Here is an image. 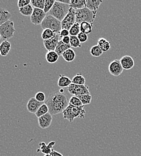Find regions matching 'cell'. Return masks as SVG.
<instances>
[{
    "label": "cell",
    "mask_w": 141,
    "mask_h": 156,
    "mask_svg": "<svg viewBox=\"0 0 141 156\" xmlns=\"http://www.w3.org/2000/svg\"><path fill=\"white\" fill-rule=\"evenodd\" d=\"M58 1H60L62 3H64V4H69L70 5V2H71V0H66V1H61V0H58Z\"/></svg>",
    "instance_id": "obj_43"
},
{
    "label": "cell",
    "mask_w": 141,
    "mask_h": 156,
    "mask_svg": "<svg viewBox=\"0 0 141 156\" xmlns=\"http://www.w3.org/2000/svg\"><path fill=\"white\" fill-rule=\"evenodd\" d=\"M31 4L30 0H19L18 1V6L19 9L24 7Z\"/></svg>",
    "instance_id": "obj_38"
},
{
    "label": "cell",
    "mask_w": 141,
    "mask_h": 156,
    "mask_svg": "<svg viewBox=\"0 0 141 156\" xmlns=\"http://www.w3.org/2000/svg\"><path fill=\"white\" fill-rule=\"evenodd\" d=\"M31 4L34 8L43 10L45 5V0H31Z\"/></svg>",
    "instance_id": "obj_32"
},
{
    "label": "cell",
    "mask_w": 141,
    "mask_h": 156,
    "mask_svg": "<svg viewBox=\"0 0 141 156\" xmlns=\"http://www.w3.org/2000/svg\"><path fill=\"white\" fill-rule=\"evenodd\" d=\"M60 34H56L53 38L43 41V45L45 49L48 51V52L55 51L56 48L59 41H60Z\"/></svg>",
    "instance_id": "obj_11"
},
{
    "label": "cell",
    "mask_w": 141,
    "mask_h": 156,
    "mask_svg": "<svg viewBox=\"0 0 141 156\" xmlns=\"http://www.w3.org/2000/svg\"><path fill=\"white\" fill-rule=\"evenodd\" d=\"M72 83L79 85H84L85 84V79L81 73H78L72 79Z\"/></svg>",
    "instance_id": "obj_27"
},
{
    "label": "cell",
    "mask_w": 141,
    "mask_h": 156,
    "mask_svg": "<svg viewBox=\"0 0 141 156\" xmlns=\"http://www.w3.org/2000/svg\"><path fill=\"white\" fill-rule=\"evenodd\" d=\"M70 36H78V35L81 33L80 23L76 22L69 30Z\"/></svg>",
    "instance_id": "obj_30"
},
{
    "label": "cell",
    "mask_w": 141,
    "mask_h": 156,
    "mask_svg": "<svg viewBox=\"0 0 141 156\" xmlns=\"http://www.w3.org/2000/svg\"><path fill=\"white\" fill-rule=\"evenodd\" d=\"M49 108L47 106V105L46 103H43L41 107L39 108V109H38V111H37V112L35 114L36 116L38 118L40 117H42L44 115H46V114L49 113Z\"/></svg>",
    "instance_id": "obj_28"
},
{
    "label": "cell",
    "mask_w": 141,
    "mask_h": 156,
    "mask_svg": "<svg viewBox=\"0 0 141 156\" xmlns=\"http://www.w3.org/2000/svg\"><path fill=\"white\" fill-rule=\"evenodd\" d=\"M67 91L73 96H79L85 94H90L88 85H79L72 83L67 87Z\"/></svg>",
    "instance_id": "obj_7"
},
{
    "label": "cell",
    "mask_w": 141,
    "mask_h": 156,
    "mask_svg": "<svg viewBox=\"0 0 141 156\" xmlns=\"http://www.w3.org/2000/svg\"><path fill=\"white\" fill-rule=\"evenodd\" d=\"M70 8V5L69 4H65L58 1H55L53 7L48 14L61 22L69 13Z\"/></svg>",
    "instance_id": "obj_3"
},
{
    "label": "cell",
    "mask_w": 141,
    "mask_h": 156,
    "mask_svg": "<svg viewBox=\"0 0 141 156\" xmlns=\"http://www.w3.org/2000/svg\"><path fill=\"white\" fill-rule=\"evenodd\" d=\"M103 52L97 45L93 46L90 49V54L94 57H99L103 54Z\"/></svg>",
    "instance_id": "obj_31"
},
{
    "label": "cell",
    "mask_w": 141,
    "mask_h": 156,
    "mask_svg": "<svg viewBox=\"0 0 141 156\" xmlns=\"http://www.w3.org/2000/svg\"><path fill=\"white\" fill-rule=\"evenodd\" d=\"M42 29H49L53 31L55 34H60L61 30V22L55 18L47 14L44 20L41 24Z\"/></svg>",
    "instance_id": "obj_4"
},
{
    "label": "cell",
    "mask_w": 141,
    "mask_h": 156,
    "mask_svg": "<svg viewBox=\"0 0 141 156\" xmlns=\"http://www.w3.org/2000/svg\"><path fill=\"white\" fill-rule=\"evenodd\" d=\"M34 11L33 5L30 4L24 7L19 9V12L21 15L25 16H30L32 15Z\"/></svg>",
    "instance_id": "obj_26"
},
{
    "label": "cell",
    "mask_w": 141,
    "mask_h": 156,
    "mask_svg": "<svg viewBox=\"0 0 141 156\" xmlns=\"http://www.w3.org/2000/svg\"><path fill=\"white\" fill-rule=\"evenodd\" d=\"M72 83V80L66 76L60 75L58 80V86L60 88L69 87Z\"/></svg>",
    "instance_id": "obj_19"
},
{
    "label": "cell",
    "mask_w": 141,
    "mask_h": 156,
    "mask_svg": "<svg viewBox=\"0 0 141 156\" xmlns=\"http://www.w3.org/2000/svg\"><path fill=\"white\" fill-rule=\"evenodd\" d=\"M46 15L47 14L44 12L43 10L34 8L33 13L31 16V22L35 25H41Z\"/></svg>",
    "instance_id": "obj_10"
},
{
    "label": "cell",
    "mask_w": 141,
    "mask_h": 156,
    "mask_svg": "<svg viewBox=\"0 0 141 156\" xmlns=\"http://www.w3.org/2000/svg\"><path fill=\"white\" fill-rule=\"evenodd\" d=\"M83 108V105L81 107H77L69 105L62 112L63 118L68 120L70 122H72L76 118H83L86 114V111Z\"/></svg>",
    "instance_id": "obj_2"
},
{
    "label": "cell",
    "mask_w": 141,
    "mask_h": 156,
    "mask_svg": "<svg viewBox=\"0 0 141 156\" xmlns=\"http://www.w3.org/2000/svg\"><path fill=\"white\" fill-rule=\"evenodd\" d=\"M70 7L75 10L84 9L86 7L85 0H71Z\"/></svg>",
    "instance_id": "obj_21"
},
{
    "label": "cell",
    "mask_w": 141,
    "mask_h": 156,
    "mask_svg": "<svg viewBox=\"0 0 141 156\" xmlns=\"http://www.w3.org/2000/svg\"><path fill=\"white\" fill-rule=\"evenodd\" d=\"M52 115L49 112L46 115L38 118V123L40 127L42 129H45L51 126L52 122Z\"/></svg>",
    "instance_id": "obj_13"
},
{
    "label": "cell",
    "mask_w": 141,
    "mask_h": 156,
    "mask_svg": "<svg viewBox=\"0 0 141 156\" xmlns=\"http://www.w3.org/2000/svg\"><path fill=\"white\" fill-rule=\"evenodd\" d=\"M69 105L74 106H77V107H81L83 106L80 99L77 96H72L71 97L69 100Z\"/></svg>",
    "instance_id": "obj_36"
},
{
    "label": "cell",
    "mask_w": 141,
    "mask_h": 156,
    "mask_svg": "<svg viewBox=\"0 0 141 156\" xmlns=\"http://www.w3.org/2000/svg\"><path fill=\"white\" fill-rule=\"evenodd\" d=\"M44 103L49 108V112L54 115L63 112L69 106V100L64 93L56 91L49 94Z\"/></svg>",
    "instance_id": "obj_1"
},
{
    "label": "cell",
    "mask_w": 141,
    "mask_h": 156,
    "mask_svg": "<svg viewBox=\"0 0 141 156\" xmlns=\"http://www.w3.org/2000/svg\"><path fill=\"white\" fill-rule=\"evenodd\" d=\"M59 34H60V39H62V38H63L64 37H66V36H69L70 35L69 30H66V29H62Z\"/></svg>",
    "instance_id": "obj_40"
},
{
    "label": "cell",
    "mask_w": 141,
    "mask_h": 156,
    "mask_svg": "<svg viewBox=\"0 0 141 156\" xmlns=\"http://www.w3.org/2000/svg\"><path fill=\"white\" fill-rule=\"evenodd\" d=\"M78 38L79 40V41H81V43H85L87 40H88V35L83 33L81 32L78 35Z\"/></svg>",
    "instance_id": "obj_39"
},
{
    "label": "cell",
    "mask_w": 141,
    "mask_h": 156,
    "mask_svg": "<svg viewBox=\"0 0 141 156\" xmlns=\"http://www.w3.org/2000/svg\"><path fill=\"white\" fill-rule=\"evenodd\" d=\"M11 13L6 9L3 8L0 9V25L8 22L11 18Z\"/></svg>",
    "instance_id": "obj_22"
},
{
    "label": "cell",
    "mask_w": 141,
    "mask_h": 156,
    "mask_svg": "<svg viewBox=\"0 0 141 156\" xmlns=\"http://www.w3.org/2000/svg\"><path fill=\"white\" fill-rule=\"evenodd\" d=\"M70 45L72 48H81V43L77 36H70Z\"/></svg>",
    "instance_id": "obj_34"
},
{
    "label": "cell",
    "mask_w": 141,
    "mask_h": 156,
    "mask_svg": "<svg viewBox=\"0 0 141 156\" xmlns=\"http://www.w3.org/2000/svg\"><path fill=\"white\" fill-rule=\"evenodd\" d=\"M59 58V55L55 51H49L46 54V59L48 63H55Z\"/></svg>",
    "instance_id": "obj_24"
},
{
    "label": "cell",
    "mask_w": 141,
    "mask_h": 156,
    "mask_svg": "<svg viewBox=\"0 0 141 156\" xmlns=\"http://www.w3.org/2000/svg\"><path fill=\"white\" fill-rule=\"evenodd\" d=\"M109 72L112 76L115 77L119 76L123 72V67L121 65L120 60L115 59L112 61L109 65Z\"/></svg>",
    "instance_id": "obj_9"
},
{
    "label": "cell",
    "mask_w": 141,
    "mask_h": 156,
    "mask_svg": "<svg viewBox=\"0 0 141 156\" xmlns=\"http://www.w3.org/2000/svg\"><path fill=\"white\" fill-rule=\"evenodd\" d=\"M11 49V43L8 40L2 41L0 45V54L1 56L5 57Z\"/></svg>",
    "instance_id": "obj_17"
},
{
    "label": "cell",
    "mask_w": 141,
    "mask_h": 156,
    "mask_svg": "<svg viewBox=\"0 0 141 156\" xmlns=\"http://www.w3.org/2000/svg\"><path fill=\"white\" fill-rule=\"evenodd\" d=\"M63 59L67 62H70L74 61L76 58V53L72 48L65 51L61 55Z\"/></svg>",
    "instance_id": "obj_18"
},
{
    "label": "cell",
    "mask_w": 141,
    "mask_h": 156,
    "mask_svg": "<svg viewBox=\"0 0 141 156\" xmlns=\"http://www.w3.org/2000/svg\"><path fill=\"white\" fill-rule=\"evenodd\" d=\"M76 23V10L70 8L69 13L61 21L62 29L70 30L72 27Z\"/></svg>",
    "instance_id": "obj_8"
},
{
    "label": "cell",
    "mask_w": 141,
    "mask_h": 156,
    "mask_svg": "<svg viewBox=\"0 0 141 156\" xmlns=\"http://www.w3.org/2000/svg\"><path fill=\"white\" fill-rule=\"evenodd\" d=\"M96 13L85 7L84 9L76 10V22L81 23L83 22H87L93 23L96 16Z\"/></svg>",
    "instance_id": "obj_5"
},
{
    "label": "cell",
    "mask_w": 141,
    "mask_h": 156,
    "mask_svg": "<svg viewBox=\"0 0 141 156\" xmlns=\"http://www.w3.org/2000/svg\"><path fill=\"white\" fill-rule=\"evenodd\" d=\"M55 33L49 29H45L43 30L41 33V38L44 40H49V39L53 38L55 36Z\"/></svg>",
    "instance_id": "obj_29"
},
{
    "label": "cell",
    "mask_w": 141,
    "mask_h": 156,
    "mask_svg": "<svg viewBox=\"0 0 141 156\" xmlns=\"http://www.w3.org/2000/svg\"><path fill=\"white\" fill-rule=\"evenodd\" d=\"M44 103L37 101L35 98H31L29 99L26 105L27 110L32 114H36L41 106Z\"/></svg>",
    "instance_id": "obj_12"
},
{
    "label": "cell",
    "mask_w": 141,
    "mask_h": 156,
    "mask_svg": "<svg viewBox=\"0 0 141 156\" xmlns=\"http://www.w3.org/2000/svg\"><path fill=\"white\" fill-rule=\"evenodd\" d=\"M61 40L62 41V42L66 44H68V45H70V36H66V37H64L63 38L61 39Z\"/></svg>",
    "instance_id": "obj_41"
},
{
    "label": "cell",
    "mask_w": 141,
    "mask_h": 156,
    "mask_svg": "<svg viewBox=\"0 0 141 156\" xmlns=\"http://www.w3.org/2000/svg\"><path fill=\"white\" fill-rule=\"evenodd\" d=\"M120 60L123 69L125 70H130L135 66V61L129 55H125Z\"/></svg>",
    "instance_id": "obj_15"
},
{
    "label": "cell",
    "mask_w": 141,
    "mask_h": 156,
    "mask_svg": "<svg viewBox=\"0 0 141 156\" xmlns=\"http://www.w3.org/2000/svg\"><path fill=\"white\" fill-rule=\"evenodd\" d=\"M55 2V0H45V5H44L43 10L46 14H48L51 11Z\"/></svg>",
    "instance_id": "obj_35"
},
{
    "label": "cell",
    "mask_w": 141,
    "mask_h": 156,
    "mask_svg": "<svg viewBox=\"0 0 141 156\" xmlns=\"http://www.w3.org/2000/svg\"><path fill=\"white\" fill-rule=\"evenodd\" d=\"M72 47L70 45H68V44H66L65 43H64L62 42V41L61 40L60 41H59L57 48H56V49H55V52L58 54V55L60 56V55H62V54L65 52L67 50L70 49Z\"/></svg>",
    "instance_id": "obj_25"
},
{
    "label": "cell",
    "mask_w": 141,
    "mask_h": 156,
    "mask_svg": "<svg viewBox=\"0 0 141 156\" xmlns=\"http://www.w3.org/2000/svg\"><path fill=\"white\" fill-rule=\"evenodd\" d=\"M103 2L102 1H90V0H86V8H88L91 11L93 12L94 13H97L98 9L100 5Z\"/></svg>",
    "instance_id": "obj_16"
},
{
    "label": "cell",
    "mask_w": 141,
    "mask_h": 156,
    "mask_svg": "<svg viewBox=\"0 0 141 156\" xmlns=\"http://www.w3.org/2000/svg\"><path fill=\"white\" fill-rule=\"evenodd\" d=\"M80 28H81V32L86 35H88L92 32L93 28V23H91L87 22H83L80 23Z\"/></svg>",
    "instance_id": "obj_23"
},
{
    "label": "cell",
    "mask_w": 141,
    "mask_h": 156,
    "mask_svg": "<svg viewBox=\"0 0 141 156\" xmlns=\"http://www.w3.org/2000/svg\"><path fill=\"white\" fill-rule=\"evenodd\" d=\"M34 98L37 101H40V102H42V103L45 102V101L46 100L45 94L41 91H39L38 93H37Z\"/></svg>",
    "instance_id": "obj_37"
},
{
    "label": "cell",
    "mask_w": 141,
    "mask_h": 156,
    "mask_svg": "<svg viewBox=\"0 0 141 156\" xmlns=\"http://www.w3.org/2000/svg\"><path fill=\"white\" fill-rule=\"evenodd\" d=\"M103 52H107L111 48V43L104 38H100L97 40V44Z\"/></svg>",
    "instance_id": "obj_20"
},
{
    "label": "cell",
    "mask_w": 141,
    "mask_h": 156,
    "mask_svg": "<svg viewBox=\"0 0 141 156\" xmlns=\"http://www.w3.org/2000/svg\"><path fill=\"white\" fill-rule=\"evenodd\" d=\"M15 31L14 22L9 20L0 25L1 38L3 41L8 40L13 37Z\"/></svg>",
    "instance_id": "obj_6"
},
{
    "label": "cell",
    "mask_w": 141,
    "mask_h": 156,
    "mask_svg": "<svg viewBox=\"0 0 141 156\" xmlns=\"http://www.w3.org/2000/svg\"><path fill=\"white\" fill-rule=\"evenodd\" d=\"M51 154L52 156H64L62 154H61L60 153H59V152H58V151H55L54 150H53L52 151Z\"/></svg>",
    "instance_id": "obj_42"
},
{
    "label": "cell",
    "mask_w": 141,
    "mask_h": 156,
    "mask_svg": "<svg viewBox=\"0 0 141 156\" xmlns=\"http://www.w3.org/2000/svg\"><path fill=\"white\" fill-rule=\"evenodd\" d=\"M51 156V154H45V156Z\"/></svg>",
    "instance_id": "obj_44"
},
{
    "label": "cell",
    "mask_w": 141,
    "mask_h": 156,
    "mask_svg": "<svg viewBox=\"0 0 141 156\" xmlns=\"http://www.w3.org/2000/svg\"><path fill=\"white\" fill-rule=\"evenodd\" d=\"M80 99L83 105H90L92 100V96L91 94H85L77 96Z\"/></svg>",
    "instance_id": "obj_33"
},
{
    "label": "cell",
    "mask_w": 141,
    "mask_h": 156,
    "mask_svg": "<svg viewBox=\"0 0 141 156\" xmlns=\"http://www.w3.org/2000/svg\"><path fill=\"white\" fill-rule=\"evenodd\" d=\"M55 142L52 141L49 143L48 145H46L45 142H42L39 144L40 148L37 149V152H41L45 154H51L52 151L53 150V147L55 145Z\"/></svg>",
    "instance_id": "obj_14"
}]
</instances>
